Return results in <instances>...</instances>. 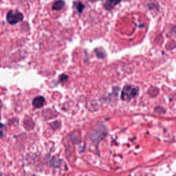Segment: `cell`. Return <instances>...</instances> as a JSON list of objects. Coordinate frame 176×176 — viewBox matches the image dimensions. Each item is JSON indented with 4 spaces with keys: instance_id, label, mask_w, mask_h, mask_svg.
I'll list each match as a JSON object with an SVG mask.
<instances>
[{
    "instance_id": "3",
    "label": "cell",
    "mask_w": 176,
    "mask_h": 176,
    "mask_svg": "<svg viewBox=\"0 0 176 176\" xmlns=\"http://www.w3.org/2000/svg\"><path fill=\"white\" fill-rule=\"evenodd\" d=\"M121 0H106L105 3H103V7L106 10H113L115 7L118 4Z\"/></svg>"
},
{
    "instance_id": "2",
    "label": "cell",
    "mask_w": 176,
    "mask_h": 176,
    "mask_svg": "<svg viewBox=\"0 0 176 176\" xmlns=\"http://www.w3.org/2000/svg\"><path fill=\"white\" fill-rule=\"evenodd\" d=\"M23 19V14L16 10H10L6 15V21L11 25L18 23Z\"/></svg>"
},
{
    "instance_id": "6",
    "label": "cell",
    "mask_w": 176,
    "mask_h": 176,
    "mask_svg": "<svg viewBox=\"0 0 176 176\" xmlns=\"http://www.w3.org/2000/svg\"><path fill=\"white\" fill-rule=\"evenodd\" d=\"M74 6L76 7V8H77V11L79 14H81L83 12V10H84L85 7V5L81 2H74Z\"/></svg>"
},
{
    "instance_id": "5",
    "label": "cell",
    "mask_w": 176,
    "mask_h": 176,
    "mask_svg": "<svg viewBox=\"0 0 176 176\" xmlns=\"http://www.w3.org/2000/svg\"><path fill=\"white\" fill-rule=\"evenodd\" d=\"M64 6V1H63V0H57V1H55L53 3V6H52V9L54 10V11H59V10L63 8Z\"/></svg>"
},
{
    "instance_id": "7",
    "label": "cell",
    "mask_w": 176,
    "mask_h": 176,
    "mask_svg": "<svg viewBox=\"0 0 176 176\" xmlns=\"http://www.w3.org/2000/svg\"><path fill=\"white\" fill-rule=\"evenodd\" d=\"M5 131V126L3 124L0 123V138L3 137V133H4Z\"/></svg>"
},
{
    "instance_id": "1",
    "label": "cell",
    "mask_w": 176,
    "mask_h": 176,
    "mask_svg": "<svg viewBox=\"0 0 176 176\" xmlns=\"http://www.w3.org/2000/svg\"><path fill=\"white\" fill-rule=\"evenodd\" d=\"M138 89L132 85H125L121 93V98L123 101H130L138 94Z\"/></svg>"
},
{
    "instance_id": "8",
    "label": "cell",
    "mask_w": 176,
    "mask_h": 176,
    "mask_svg": "<svg viewBox=\"0 0 176 176\" xmlns=\"http://www.w3.org/2000/svg\"><path fill=\"white\" fill-rule=\"evenodd\" d=\"M91 2H96V1H97V0H90Z\"/></svg>"
},
{
    "instance_id": "4",
    "label": "cell",
    "mask_w": 176,
    "mask_h": 176,
    "mask_svg": "<svg viewBox=\"0 0 176 176\" xmlns=\"http://www.w3.org/2000/svg\"><path fill=\"white\" fill-rule=\"evenodd\" d=\"M45 103H46V100L44 97L41 96H37V97L34 98L33 101V105L36 108H41L44 105Z\"/></svg>"
}]
</instances>
